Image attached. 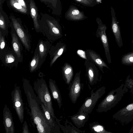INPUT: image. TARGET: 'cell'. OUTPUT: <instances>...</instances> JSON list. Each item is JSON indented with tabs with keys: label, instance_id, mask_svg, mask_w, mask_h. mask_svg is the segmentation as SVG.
<instances>
[{
	"label": "cell",
	"instance_id": "25",
	"mask_svg": "<svg viewBox=\"0 0 133 133\" xmlns=\"http://www.w3.org/2000/svg\"><path fill=\"white\" fill-rule=\"evenodd\" d=\"M9 3L15 10L22 13L28 14V8L25 0H10Z\"/></svg>",
	"mask_w": 133,
	"mask_h": 133
},
{
	"label": "cell",
	"instance_id": "6",
	"mask_svg": "<svg viewBox=\"0 0 133 133\" xmlns=\"http://www.w3.org/2000/svg\"><path fill=\"white\" fill-rule=\"evenodd\" d=\"M10 17L11 21L10 26L14 29L25 49L28 51H29L31 48V45L29 34L19 19L12 16Z\"/></svg>",
	"mask_w": 133,
	"mask_h": 133
},
{
	"label": "cell",
	"instance_id": "23",
	"mask_svg": "<svg viewBox=\"0 0 133 133\" xmlns=\"http://www.w3.org/2000/svg\"><path fill=\"white\" fill-rule=\"evenodd\" d=\"M89 114L82 113L77 114L70 116L72 121L77 128H78L83 127L89 118Z\"/></svg>",
	"mask_w": 133,
	"mask_h": 133
},
{
	"label": "cell",
	"instance_id": "5",
	"mask_svg": "<svg viewBox=\"0 0 133 133\" xmlns=\"http://www.w3.org/2000/svg\"><path fill=\"white\" fill-rule=\"evenodd\" d=\"M105 90L106 88L104 86L100 88L95 92L93 89L92 90L90 96L86 98L77 113H91L98 101L105 92Z\"/></svg>",
	"mask_w": 133,
	"mask_h": 133
},
{
	"label": "cell",
	"instance_id": "32",
	"mask_svg": "<svg viewBox=\"0 0 133 133\" xmlns=\"http://www.w3.org/2000/svg\"><path fill=\"white\" fill-rule=\"evenodd\" d=\"M5 37L0 33V57L8 48L7 47V43Z\"/></svg>",
	"mask_w": 133,
	"mask_h": 133
},
{
	"label": "cell",
	"instance_id": "28",
	"mask_svg": "<svg viewBox=\"0 0 133 133\" xmlns=\"http://www.w3.org/2000/svg\"><path fill=\"white\" fill-rule=\"evenodd\" d=\"M29 69L30 72H32L40 67V58L38 51L37 47L35 50L34 56L30 62Z\"/></svg>",
	"mask_w": 133,
	"mask_h": 133
},
{
	"label": "cell",
	"instance_id": "16",
	"mask_svg": "<svg viewBox=\"0 0 133 133\" xmlns=\"http://www.w3.org/2000/svg\"><path fill=\"white\" fill-rule=\"evenodd\" d=\"M66 45L61 42H58L55 45H52L49 54L50 62V66H52L54 63L65 51Z\"/></svg>",
	"mask_w": 133,
	"mask_h": 133
},
{
	"label": "cell",
	"instance_id": "8",
	"mask_svg": "<svg viewBox=\"0 0 133 133\" xmlns=\"http://www.w3.org/2000/svg\"><path fill=\"white\" fill-rule=\"evenodd\" d=\"M96 21L98 24L96 32V36L97 37L99 38L102 43L107 62L110 64L111 63V61L108 39L105 32L107 27L102 23L99 18H97Z\"/></svg>",
	"mask_w": 133,
	"mask_h": 133
},
{
	"label": "cell",
	"instance_id": "37",
	"mask_svg": "<svg viewBox=\"0 0 133 133\" xmlns=\"http://www.w3.org/2000/svg\"><path fill=\"white\" fill-rule=\"evenodd\" d=\"M129 133H133V125L129 131Z\"/></svg>",
	"mask_w": 133,
	"mask_h": 133
},
{
	"label": "cell",
	"instance_id": "22",
	"mask_svg": "<svg viewBox=\"0 0 133 133\" xmlns=\"http://www.w3.org/2000/svg\"><path fill=\"white\" fill-rule=\"evenodd\" d=\"M49 88L52 96L57 102L59 108L60 109L62 106V100L61 93L54 80L49 79Z\"/></svg>",
	"mask_w": 133,
	"mask_h": 133
},
{
	"label": "cell",
	"instance_id": "24",
	"mask_svg": "<svg viewBox=\"0 0 133 133\" xmlns=\"http://www.w3.org/2000/svg\"><path fill=\"white\" fill-rule=\"evenodd\" d=\"M62 71L65 83L69 85L72 81L74 74L72 66L68 63H65L62 67Z\"/></svg>",
	"mask_w": 133,
	"mask_h": 133
},
{
	"label": "cell",
	"instance_id": "26",
	"mask_svg": "<svg viewBox=\"0 0 133 133\" xmlns=\"http://www.w3.org/2000/svg\"><path fill=\"white\" fill-rule=\"evenodd\" d=\"M55 120L62 130L64 133H84L85 131H81L78 129L76 127H75L70 122L66 119L65 121V126L61 125L59 122V120L56 117Z\"/></svg>",
	"mask_w": 133,
	"mask_h": 133
},
{
	"label": "cell",
	"instance_id": "21",
	"mask_svg": "<svg viewBox=\"0 0 133 133\" xmlns=\"http://www.w3.org/2000/svg\"><path fill=\"white\" fill-rule=\"evenodd\" d=\"M29 5L30 15L33 19L34 27L37 32H41L38 18V10L34 0H27Z\"/></svg>",
	"mask_w": 133,
	"mask_h": 133
},
{
	"label": "cell",
	"instance_id": "4",
	"mask_svg": "<svg viewBox=\"0 0 133 133\" xmlns=\"http://www.w3.org/2000/svg\"><path fill=\"white\" fill-rule=\"evenodd\" d=\"M33 88L39 102L42 103L55 119V116L50 94L46 83L43 78L38 79L34 83Z\"/></svg>",
	"mask_w": 133,
	"mask_h": 133
},
{
	"label": "cell",
	"instance_id": "12",
	"mask_svg": "<svg viewBox=\"0 0 133 133\" xmlns=\"http://www.w3.org/2000/svg\"><path fill=\"white\" fill-rule=\"evenodd\" d=\"M0 58L4 65L10 68L17 67L19 62L17 56L12 49L8 48Z\"/></svg>",
	"mask_w": 133,
	"mask_h": 133
},
{
	"label": "cell",
	"instance_id": "19",
	"mask_svg": "<svg viewBox=\"0 0 133 133\" xmlns=\"http://www.w3.org/2000/svg\"><path fill=\"white\" fill-rule=\"evenodd\" d=\"M86 56L87 58L94 63L103 73L104 72L103 70L104 67L109 69L100 55L94 51L90 49L87 50L86 51Z\"/></svg>",
	"mask_w": 133,
	"mask_h": 133
},
{
	"label": "cell",
	"instance_id": "15",
	"mask_svg": "<svg viewBox=\"0 0 133 133\" xmlns=\"http://www.w3.org/2000/svg\"><path fill=\"white\" fill-rule=\"evenodd\" d=\"M3 124L6 133H14L15 127L12 114L5 104L3 111Z\"/></svg>",
	"mask_w": 133,
	"mask_h": 133
},
{
	"label": "cell",
	"instance_id": "30",
	"mask_svg": "<svg viewBox=\"0 0 133 133\" xmlns=\"http://www.w3.org/2000/svg\"><path fill=\"white\" fill-rule=\"evenodd\" d=\"M91 131L94 132L99 133H112V132L106 130L104 127L99 123L94 122L89 124Z\"/></svg>",
	"mask_w": 133,
	"mask_h": 133
},
{
	"label": "cell",
	"instance_id": "20",
	"mask_svg": "<svg viewBox=\"0 0 133 133\" xmlns=\"http://www.w3.org/2000/svg\"><path fill=\"white\" fill-rule=\"evenodd\" d=\"M39 102L41 108L45 115L52 133H61L60 127L57 122L56 120H55V118L51 115L49 112L45 107L43 103L39 101Z\"/></svg>",
	"mask_w": 133,
	"mask_h": 133
},
{
	"label": "cell",
	"instance_id": "2",
	"mask_svg": "<svg viewBox=\"0 0 133 133\" xmlns=\"http://www.w3.org/2000/svg\"><path fill=\"white\" fill-rule=\"evenodd\" d=\"M41 32L50 41L58 39L62 36L61 27L55 19L48 15H44L39 19Z\"/></svg>",
	"mask_w": 133,
	"mask_h": 133
},
{
	"label": "cell",
	"instance_id": "17",
	"mask_svg": "<svg viewBox=\"0 0 133 133\" xmlns=\"http://www.w3.org/2000/svg\"><path fill=\"white\" fill-rule=\"evenodd\" d=\"M65 17L68 20L75 21L83 20L87 18L83 11L72 5L70 6L65 13Z\"/></svg>",
	"mask_w": 133,
	"mask_h": 133
},
{
	"label": "cell",
	"instance_id": "36",
	"mask_svg": "<svg viewBox=\"0 0 133 133\" xmlns=\"http://www.w3.org/2000/svg\"><path fill=\"white\" fill-rule=\"evenodd\" d=\"M89 1L95 4L96 5L97 4V2L96 0H88Z\"/></svg>",
	"mask_w": 133,
	"mask_h": 133
},
{
	"label": "cell",
	"instance_id": "3",
	"mask_svg": "<svg viewBox=\"0 0 133 133\" xmlns=\"http://www.w3.org/2000/svg\"><path fill=\"white\" fill-rule=\"evenodd\" d=\"M128 90V89L123 83L117 88L110 91L98 104L96 111L106 112L110 110L119 102Z\"/></svg>",
	"mask_w": 133,
	"mask_h": 133
},
{
	"label": "cell",
	"instance_id": "34",
	"mask_svg": "<svg viewBox=\"0 0 133 133\" xmlns=\"http://www.w3.org/2000/svg\"><path fill=\"white\" fill-rule=\"evenodd\" d=\"M124 85L128 89H130L133 85V79L130 78L129 75L127 77L125 82Z\"/></svg>",
	"mask_w": 133,
	"mask_h": 133
},
{
	"label": "cell",
	"instance_id": "13",
	"mask_svg": "<svg viewBox=\"0 0 133 133\" xmlns=\"http://www.w3.org/2000/svg\"><path fill=\"white\" fill-rule=\"evenodd\" d=\"M10 34L11 37L12 49L17 56L19 62L23 61V48L22 42L14 29L11 27Z\"/></svg>",
	"mask_w": 133,
	"mask_h": 133
},
{
	"label": "cell",
	"instance_id": "11",
	"mask_svg": "<svg viewBox=\"0 0 133 133\" xmlns=\"http://www.w3.org/2000/svg\"><path fill=\"white\" fill-rule=\"evenodd\" d=\"M84 63L86 75L88 82L93 85L97 83L99 80V72L95 64L88 58L85 59Z\"/></svg>",
	"mask_w": 133,
	"mask_h": 133
},
{
	"label": "cell",
	"instance_id": "10",
	"mask_svg": "<svg viewBox=\"0 0 133 133\" xmlns=\"http://www.w3.org/2000/svg\"><path fill=\"white\" fill-rule=\"evenodd\" d=\"M81 72L80 71L76 74L74 79L69 84V95L73 104L76 102L80 95L82 89L80 78Z\"/></svg>",
	"mask_w": 133,
	"mask_h": 133
},
{
	"label": "cell",
	"instance_id": "7",
	"mask_svg": "<svg viewBox=\"0 0 133 133\" xmlns=\"http://www.w3.org/2000/svg\"><path fill=\"white\" fill-rule=\"evenodd\" d=\"M11 95L13 107L20 122L22 123L24 119V108L20 87L15 85Z\"/></svg>",
	"mask_w": 133,
	"mask_h": 133
},
{
	"label": "cell",
	"instance_id": "39",
	"mask_svg": "<svg viewBox=\"0 0 133 133\" xmlns=\"http://www.w3.org/2000/svg\"><path fill=\"white\" fill-rule=\"evenodd\" d=\"M131 43L133 44V39H132V41H131Z\"/></svg>",
	"mask_w": 133,
	"mask_h": 133
},
{
	"label": "cell",
	"instance_id": "31",
	"mask_svg": "<svg viewBox=\"0 0 133 133\" xmlns=\"http://www.w3.org/2000/svg\"><path fill=\"white\" fill-rule=\"evenodd\" d=\"M121 63L123 64L128 65H133V51L127 53L121 58Z\"/></svg>",
	"mask_w": 133,
	"mask_h": 133
},
{
	"label": "cell",
	"instance_id": "35",
	"mask_svg": "<svg viewBox=\"0 0 133 133\" xmlns=\"http://www.w3.org/2000/svg\"><path fill=\"white\" fill-rule=\"evenodd\" d=\"M29 132L27 123L25 121L23 124L22 133H29Z\"/></svg>",
	"mask_w": 133,
	"mask_h": 133
},
{
	"label": "cell",
	"instance_id": "14",
	"mask_svg": "<svg viewBox=\"0 0 133 133\" xmlns=\"http://www.w3.org/2000/svg\"><path fill=\"white\" fill-rule=\"evenodd\" d=\"M111 28L114 36L115 40L118 46L121 48L123 44L121 32L120 27L115 16L114 9L111 6Z\"/></svg>",
	"mask_w": 133,
	"mask_h": 133
},
{
	"label": "cell",
	"instance_id": "9",
	"mask_svg": "<svg viewBox=\"0 0 133 133\" xmlns=\"http://www.w3.org/2000/svg\"><path fill=\"white\" fill-rule=\"evenodd\" d=\"M112 117L122 124H127L133 120V103L121 109Z\"/></svg>",
	"mask_w": 133,
	"mask_h": 133
},
{
	"label": "cell",
	"instance_id": "33",
	"mask_svg": "<svg viewBox=\"0 0 133 133\" xmlns=\"http://www.w3.org/2000/svg\"><path fill=\"white\" fill-rule=\"evenodd\" d=\"M77 3L84 6L88 7H93L96 5L88 0H75Z\"/></svg>",
	"mask_w": 133,
	"mask_h": 133
},
{
	"label": "cell",
	"instance_id": "27",
	"mask_svg": "<svg viewBox=\"0 0 133 133\" xmlns=\"http://www.w3.org/2000/svg\"><path fill=\"white\" fill-rule=\"evenodd\" d=\"M3 11H1L0 14V33L5 36L8 34L9 19Z\"/></svg>",
	"mask_w": 133,
	"mask_h": 133
},
{
	"label": "cell",
	"instance_id": "38",
	"mask_svg": "<svg viewBox=\"0 0 133 133\" xmlns=\"http://www.w3.org/2000/svg\"><path fill=\"white\" fill-rule=\"evenodd\" d=\"M130 89V93L133 94V85Z\"/></svg>",
	"mask_w": 133,
	"mask_h": 133
},
{
	"label": "cell",
	"instance_id": "29",
	"mask_svg": "<svg viewBox=\"0 0 133 133\" xmlns=\"http://www.w3.org/2000/svg\"><path fill=\"white\" fill-rule=\"evenodd\" d=\"M42 2L47 3L55 11L56 14L59 15L61 13V5L60 0H40Z\"/></svg>",
	"mask_w": 133,
	"mask_h": 133
},
{
	"label": "cell",
	"instance_id": "18",
	"mask_svg": "<svg viewBox=\"0 0 133 133\" xmlns=\"http://www.w3.org/2000/svg\"><path fill=\"white\" fill-rule=\"evenodd\" d=\"M52 45L48 41L42 39L39 40L36 47L39 52L40 67L45 60Z\"/></svg>",
	"mask_w": 133,
	"mask_h": 133
},
{
	"label": "cell",
	"instance_id": "1",
	"mask_svg": "<svg viewBox=\"0 0 133 133\" xmlns=\"http://www.w3.org/2000/svg\"><path fill=\"white\" fill-rule=\"evenodd\" d=\"M23 85L31 115L39 133H52L45 115L42 110L39 101L30 84L26 79L23 81Z\"/></svg>",
	"mask_w": 133,
	"mask_h": 133
}]
</instances>
